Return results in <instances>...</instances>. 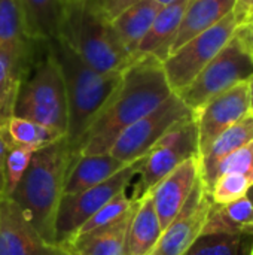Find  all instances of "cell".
<instances>
[{"mask_svg":"<svg viewBox=\"0 0 253 255\" xmlns=\"http://www.w3.org/2000/svg\"><path fill=\"white\" fill-rule=\"evenodd\" d=\"M6 139L10 145L31 148L34 151L58 140L64 134L36 121L12 117L4 126Z\"/></svg>","mask_w":253,"mask_h":255,"instance_id":"484cf974","label":"cell"},{"mask_svg":"<svg viewBox=\"0 0 253 255\" xmlns=\"http://www.w3.org/2000/svg\"><path fill=\"white\" fill-rule=\"evenodd\" d=\"M212 196L204 187L201 176L194 185L186 203L177 217L163 230L154 250L148 255H183L203 233L210 208Z\"/></svg>","mask_w":253,"mask_h":255,"instance_id":"8fae6325","label":"cell"},{"mask_svg":"<svg viewBox=\"0 0 253 255\" xmlns=\"http://www.w3.org/2000/svg\"><path fill=\"white\" fill-rule=\"evenodd\" d=\"M251 112L249 81L242 82L209 100L195 114L200 158L225 130L233 127Z\"/></svg>","mask_w":253,"mask_h":255,"instance_id":"7c38bea8","label":"cell"},{"mask_svg":"<svg viewBox=\"0 0 253 255\" xmlns=\"http://www.w3.org/2000/svg\"><path fill=\"white\" fill-rule=\"evenodd\" d=\"M188 0H177L163 6L157 13L149 31L136 49L133 60L140 57H155L161 63L171 54V46L179 31Z\"/></svg>","mask_w":253,"mask_h":255,"instance_id":"2e32d148","label":"cell"},{"mask_svg":"<svg viewBox=\"0 0 253 255\" xmlns=\"http://www.w3.org/2000/svg\"><path fill=\"white\" fill-rule=\"evenodd\" d=\"M142 163L143 158L136 160L98 185L76 194L63 196L55 220V245L70 242L78 230L100 208H103L119 193L127 191L133 178L137 176Z\"/></svg>","mask_w":253,"mask_h":255,"instance_id":"ba28073f","label":"cell"},{"mask_svg":"<svg viewBox=\"0 0 253 255\" xmlns=\"http://www.w3.org/2000/svg\"><path fill=\"white\" fill-rule=\"evenodd\" d=\"M194 117L177 94H171L158 108L127 127L112 145L109 154L124 164L140 160L177 123Z\"/></svg>","mask_w":253,"mask_h":255,"instance_id":"30bf717a","label":"cell"},{"mask_svg":"<svg viewBox=\"0 0 253 255\" xmlns=\"http://www.w3.org/2000/svg\"><path fill=\"white\" fill-rule=\"evenodd\" d=\"M198 179L200 157H192L164 176L148 193L152 199L163 230L177 217Z\"/></svg>","mask_w":253,"mask_h":255,"instance_id":"4fadbf2b","label":"cell"},{"mask_svg":"<svg viewBox=\"0 0 253 255\" xmlns=\"http://www.w3.org/2000/svg\"><path fill=\"white\" fill-rule=\"evenodd\" d=\"M45 43L55 57L64 79L69 108L67 137L78 149L82 136L118 88L122 73L94 70L61 37Z\"/></svg>","mask_w":253,"mask_h":255,"instance_id":"3957f363","label":"cell"},{"mask_svg":"<svg viewBox=\"0 0 253 255\" xmlns=\"http://www.w3.org/2000/svg\"><path fill=\"white\" fill-rule=\"evenodd\" d=\"M237 27L236 15L231 12L213 27L189 39L163 61L167 82L174 94L180 93L197 78V75L227 45Z\"/></svg>","mask_w":253,"mask_h":255,"instance_id":"9c48e42d","label":"cell"},{"mask_svg":"<svg viewBox=\"0 0 253 255\" xmlns=\"http://www.w3.org/2000/svg\"><path fill=\"white\" fill-rule=\"evenodd\" d=\"M60 37L100 73H122L134 61L110 19L92 0L66 4Z\"/></svg>","mask_w":253,"mask_h":255,"instance_id":"277c9868","label":"cell"},{"mask_svg":"<svg viewBox=\"0 0 253 255\" xmlns=\"http://www.w3.org/2000/svg\"><path fill=\"white\" fill-rule=\"evenodd\" d=\"M125 166L127 164L116 160L109 152L98 155H79L66 178L63 196L76 194L98 185Z\"/></svg>","mask_w":253,"mask_h":255,"instance_id":"44dd1931","label":"cell"},{"mask_svg":"<svg viewBox=\"0 0 253 255\" xmlns=\"http://www.w3.org/2000/svg\"><path fill=\"white\" fill-rule=\"evenodd\" d=\"M7 148H9V142L6 139L4 127H0V197L4 193V161H6Z\"/></svg>","mask_w":253,"mask_h":255,"instance_id":"836d02e7","label":"cell"},{"mask_svg":"<svg viewBox=\"0 0 253 255\" xmlns=\"http://www.w3.org/2000/svg\"><path fill=\"white\" fill-rule=\"evenodd\" d=\"M253 76L249 24L239 25L227 45L177 96L195 115L209 100Z\"/></svg>","mask_w":253,"mask_h":255,"instance_id":"8992f818","label":"cell"},{"mask_svg":"<svg viewBox=\"0 0 253 255\" xmlns=\"http://www.w3.org/2000/svg\"><path fill=\"white\" fill-rule=\"evenodd\" d=\"M73 1H78V0H66V3H73Z\"/></svg>","mask_w":253,"mask_h":255,"instance_id":"60d3db41","label":"cell"},{"mask_svg":"<svg viewBox=\"0 0 253 255\" xmlns=\"http://www.w3.org/2000/svg\"><path fill=\"white\" fill-rule=\"evenodd\" d=\"M92 1H94V3H97V4H98V6H100L101 9H103V6H104V3H106L107 0H92Z\"/></svg>","mask_w":253,"mask_h":255,"instance_id":"ab89813d","label":"cell"},{"mask_svg":"<svg viewBox=\"0 0 253 255\" xmlns=\"http://www.w3.org/2000/svg\"><path fill=\"white\" fill-rule=\"evenodd\" d=\"M233 12L236 15L239 25L251 24L253 19V0H237Z\"/></svg>","mask_w":253,"mask_h":255,"instance_id":"1f68e13d","label":"cell"},{"mask_svg":"<svg viewBox=\"0 0 253 255\" xmlns=\"http://www.w3.org/2000/svg\"><path fill=\"white\" fill-rule=\"evenodd\" d=\"M13 117L36 121L67 136L69 108L64 79L46 43L39 60H34L33 51L16 93Z\"/></svg>","mask_w":253,"mask_h":255,"instance_id":"5b68a950","label":"cell"},{"mask_svg":"<svg viewBox=\"0 0 253 255\" xmlns=\"http://www.w3.org/2000/svg\"><path fill=\"white\" fill-rule=\"evenodd\" d=\"M192 157H200L195 115L173 126L146 152L131 199L139 200L146 196L164 176Z\"/></svg>","mask_w":253,"mask_h":255,"instance_id":"52a82bcc","label":"cell"},{"mask_svg":"<svg viewBox=\"0 0 253 255\" xmlns=\"http://www.w3.org/2000/svg\"><path fill=\"white\" fill-rule=\"evenodd\" d=\"M161 7L154 0H140L110 19L121 43L131 57H134L137 46L149 31Z\"/></svg>","mask_w":253,"mask_h":255,"instance_id":"7402d4cb","label":"cell"},{"mask_svg":"<svg viewBox=\"0 0 253 255\" xmlns=\"http://www.w3.org/2000/svg\"><path fill=\"white\" fill-rule=\"evenodd\" d=\"M137 1H140V0H107L103 6V12L106 13V16L109 19H112L118 13H121L124 9H127L128 6H131Z\"/></svg>","mask_w":253,"mask_h":255,"instance_id":"d6a6232c","label":"cell"},{"mask_svg":"<svg viewBox=\"0 0 253 255\" xmlns=\"http://www.w3.org/2000/svg\"><path fill=\"white\" fill-rule=\"evenodd\" d=\"M251 255H253V245H252V251H251Z\"/></svg>","mask_w":253,"mask_h":255,"instance_id":"b9f144b4","label":"cell"},{"mask_svg":"<svg viewBox=\"0 0 253 255\" xmlns=\"http://www.w3.org/2000/svg\"><path fill=\"white\" fill-rule=\"evenodd\" d=\"M253 140V112L248 114L233 127L225 130L209 148V151L200 158V176L210 191L213 185V178L216 167L231 154L239 151L240 148L246 146Z\"/></svg>","mask_w":253,"mask_h":255,"instance_id":"ac0fdd59","label":"cell"},{"mask_svg":"<svg viewBox=\"0 0 253 255\" xmlns=\"http://www.w3.org/2000/svg\"><path fill=\"white\" fill-rule=\"evenodd\" d=\"M34 152L36 151L31 148L9 143V148L6 152V161H4V193H3V196H6V197L12 196V193L18 187L19 181L22 179L24 173L27 172Z\"/></svg>","mask_w":253,"mask_h":255,"instance_id":"4316f807","label":"cell"},{"mask_svg":"<svg viewBox=\"0 0 253 255\" xmlns=\"http://www.w3.org/2000/svg\"><path fill=\"white\" fill-rule=\"evenodd\" d=\"M252 187V182L239 173H225L221 175L210 188L212 200L218 205H227L234 200L245 197Z\"/></svg>","mask_w":253,"mask_h":255,"instance_id":"f546056e","label":"cell"},{"mask_svg":"<svg viewBox=\"0 0 253 255\" xmlns=\"http://www.w3.org/2000/svg\"><path fill=\"white\" fill-rule=\"evenodd\" d=\"M173 94L163 63L155 57L136 58L106 106L82 136L79 155L107 154L118 136Z\"/></svg>","mask_w":253,"mask_h":255,"instance_id":"6da1fadb","label":"cell"},{"mask_svg":"<svg viewBox=\"0 0 253 255\" xmlns=\"http://www.w3.org/2000/svg\"><path fill=\"white\" fill-rule=\"evenodd\" d=\"M136 200H133L131 197L127 196V191L119 193L118 196H115L112 200H109L103 208H100L79 230L75 236L97 230L100 227H104L116 220H119L122 215H125L133 206H134Z\"/></svg>","mask_w":253,"mask_h":255,"instance_id":"f1b7e54d","label":"cell"},{"mask_svg":"<svg viewBox=\"0 0 253 255\" xmlns=\"http://www.w3.org/2000/svg\"><path fill=\"white\" fill-rule=\"evenodd\" d=\"M46 244L28 223L19 206L6 196L0 197V255H52Z\"/></svg>","mask_w":253,"mask_h":255,"instance_id":"5bb4252c","label":"cell"},{"mask_svg":"<svg viewBox=\"0 0 253 255\" xmlns=\"http://www.w3.org/2000/svg\"><path fill=\"white\" fill-rule=\"evenodd\" d=\"M249 33H251V46H252L253 51V19L251 21V24H249Z\"/></svg>","mask_w":253,"mask_h":255,"instance_id":"74e56055","label":"cell"},{"mask_svg":"<svg viewBox=\"0 0 253 255\" xmlns=\"http://www.w3.org/2000/svg\"><path fill=\"white\" fill-rule=\"evenodd\" d=\"M25 34L33 42L58 39L66 12V0H19Z\"/></svg>","mask_w":253,"mask_h":255,"instance_id":"d6986e66","label":"cell"},{"mask_svg":"<svg viewBox=\"0 0 253 255\" xmlns=\"http://www.w3.org/2000/svg\"><path fill=\"white\" fill-rule=\"evenodd\" d=\"M163 235V229L149 194L139 199L130 230L128 255H148Z\"/></svg>","mask_w":253,"mask_h":255,"instance_id":"603a6c76","label":"cell"},{"mask_svg":"<svg viewBox=\"0 0 253 255\" xmlns=\"http://www.w3.org/2000/svg\"><path fill=\"white\" fill-rule=\"evenodd\" d=\"M253 235L201 233L183 255H251Z\"/></svg>","mask_w":253,"mask_h":255,"instance_id":"d4e9b609","label":"cell"},{"mask_svg":"<svg viewBox=\"0 0 253 255\" xmlns=\"http://www.w3.org/2000/svg\"><path fill=\"white\" fill-rule=\"evenodd\" d=\"M225 173H239L246 176L253 185V140L249 142L246 146L240 148L230 157H227L215 172L213 182ZM210 193V191H209Z\"/></svg>","mask_w":253,"mask_h":255,"instance_id":"4dcf8cb0","label":"cell"},{"mask_svg":"<svg viewBox=\"0 0 253 255\" xmlns=\"http://www.w3.org/2000/svg\"><path fill=\"white\" fill-rule=\"evenodd\" d=\"M52 255H79L70 244H58V245H54V251Z\"/></svg>","mask_w":253,"mask_h":255,"instance_id":"e575fe53","label":"cell"},{"mask_svg":"<svg viewBox=\"0 0 253 255\" xmlns=\"http://www.w3.org/2000/svg\"><path fill=\"white\" fill-rule=\"evenodd\" d=\"M245 233L253 235V205L248 196L227 205L212 203L203 233Z\"/></svg>","mask_w":253,"mask_h":255,"instance_id":"cb8c5ba5","label":"cell"},{"mask_svg":"<svg viewBox=\"0 0 253 255\" xmlns=\"http://www.w3.org/2000/svg\"><path fill=\"white\" fill-rule=\"evenodd\" d=\"M249 90H251V108L253 112V76L249 79Z\"/></svg>","mask_w":253,"mask_h":255,"instance_id":"d590c367","label":"cell"},{"mask_svg":"<svg viewBox=\"0 0 253 255\" xmlns=\"http://www.w3.org/2000/svg\"><path fill=\"white\" fill-rule=\"evenodd\" d=\"M137 202L139 200H136L134 206L119 220L97 230L75 236L66 244H70L79 255H128V230Z\"/></svg>","mask_w":253,"mask_h":255,"instance_id":"e0dca14e","label":"cell"},{"mask_svg":"<svg viewBox=\"0 0 253 255\" xmlns=\"http://www.w3.org/2000/svg\"><path fill=\"white\" fill-rule=\"evenodd\" d=\"M236 3L237 0H188L171 52L230 15Z\"/></svg>","mask_w":253,"mask_h":255,"instance_id":"ffe728a7","label":"cell"},{"mask_svg":"<svg viewBox=\"0 0 253 255\" xmlns=\"http://www.w3.org/2000/svg\"><path fill=\"white\" fill-rule=\"evenodd\" d=\"M78 157L79 152L67 136L37 149L10 196L33 229L49 245H55L58 206L64 194L66 178Z\"/></svg>","mask_w":253,"mask_h":255,"instance_id":"7a4b0ae2","label":"cell"},{"mask_svg":"<svg viewBox=\"0 0 253 255\" xmlns=\"http://www.w3.org/2000/svg\"><path fill=\"white\" fill-rule=\"evenodd\" d=\"M28 39L19 0H0V46Z\"/></svg>","mask_w":253,"mask_h":255,"instance_id":"83f0119b","label":"cell"},{"mask_svg":"<svg viewBox=\"0 0 253 255\" xmlns=\"http://www.w3.org/2000/svg\"><path fill=\"white\" fill-rule=\"evenodd\" d=\"M246 196H248V199L252 202V205H253V185L249 188V191H248V194H246Z\"/></svg>","mask_w":253,"mask_h":255,"instance_id":"f35d334b","label":"cell"},{"mask_svg":"<svg viewBox=\"0 0 253 255\" xmlns=\"http://www.w3.org/2000/svg\"><path fill=\"white\" fill-rule=\"evenodd\" d=\"M154 1H157L160 6H167V4H171V3H174L177 0H154Z\"/></svg>","mask_w":253,"mask_h":255,"instance_id":"8d00e7d4","label":"cell"},{"mask_svg":"<svg viewBox=\"0 0 253 255\" xmlns=\"http://www.w3.org/2000/svg\"><path fill=\"white\" fill-rule=\"evenodd\" d=\"M33 40L24 39L0 46V127L13 117L16 93L33 55Z\"/></svg>","mask_w":253,"mask_h":255,"instance_id":"9a60e30c","label":"cell"}]
</instances>
